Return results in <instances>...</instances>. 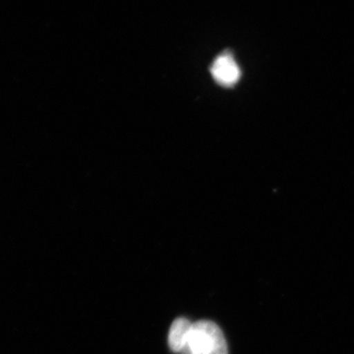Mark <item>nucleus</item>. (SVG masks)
I'll use <instances>...</instances> for the list:
<instances>
[{
    "label": "nucleus",
    "instance_id": "f257e3e1",
    "mask_svg": "<svg viewBox=\"0 0 354 354\" xmlns=\"http://www.w3.org/2000/svg\"><path fill=\"white\" fill-rule=\"evenodd\" d=\"M189 354H228L225 335L216 324L198 321L192 324L188 342Z\"/></svg>",
    "mask_w": 354,
    "mask_h": 354
},
{
    "label": "nucleus",
    "instance_id": "f03ea898",
    "mask_svg": "<svg viewBox=\"0 0 354 354\" xmlns=\"http://www.w3.org/2000/svg\"><path fill=\"white\" fill-rule=\"evenodd\" d=\"M214 79L223 87H232L241 79V71L232 55L216 57L211 68Z\"/></svg>",
    "mask_w": 354,
    "mask_h": 354
},
{
    "label": "nucleus",
    "instance_id": "7ed1b4c3",
    "mask_svg": "<svg viewBox=\"0 0 354 354\" xmlns=\"http://www.w3.org/2000/svg\"><path fill=\"white\" fill-rule=\"evenodd\" d=\"M192 323L186 318H177L171 324L169 334V346L176 353H188V342Z\"/></svg>",
    "mask_w": 354,
    "mask_h": 354
}]
</instances>
